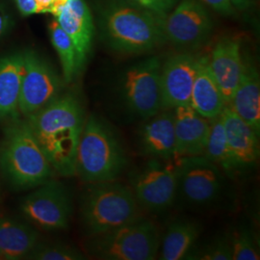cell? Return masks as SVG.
<instances>
[{
	"instance_id": "obj_1",
	"label": "cell",
	"mask_w": 260,
	"mask_h": 260,
	"mask_svg": "<svg viewBox=\"0 0 260 260\" xmlns=\"http://www.w3.org/2000/svg\"><path fill=\"white\" fill-rule=\"evenodd\" d=\"M24 119L55 174L64 177L75 176L76 152L87 119L77 95L60 94Z\"/></svg>"
},
{
	"instance_id": "obj_2",
	"label": "cell",
	"mask_w": 260,
	"mask_h": 260,
	"mask_svg": "<svg viewBox=\"0 0 260 260\" xmlns=\"http://www.w3.org/2000/svg\"><path fill=\"white\" fill-rule=\"evenodd\" d=\"M0 172L16 190H30L52 179L55 172L27 121H8L0 149Z\"/></svg>"
},
{
	"instance_id": "obj_3",
	"label": "cell",
	"mask_w": 260,
	"mask_h": 260,
	"mask_svg": "<svg viewBox=\"0 0 260 260\" xmlns=\"http://www.w3.org/2000/svg\"><path fill=\"white\" fill-rule=\"evenodd\" d=\"M127 165L128 156L119 135L102 118L90 115L77 148L75 176L85 183L113 181Z\"/></svg>"
},
{
	"instance_id": "obj_4",
	"label": "cell",
	"mask_w": 260,
	"mask_h": 260,
	"mask_svg": "<svg viewBox=\"0 0 260 260\" xmlns=\"http://www.w3.org/2000/svg\"><path fill=\"white\" fill-rule=\"evenodd\" d=\"M163 18L133 1H114L103 11V36L121 53L149 52L165 42Z\"/></svg>"
},
{
	"instance_id": "obj_5",
	"label": "cell",
	"mask_w": 260,
	"mask_h": 260,
	"mask_svg": "<svg viewBox=\"0 0 260 260\" xmlns=\"http://www.w3.org/2000/svg\"><path fill=\"white\" fill-rule=\"evenodd\" d=\"M87 184L80 200V220L88 236L108 232L143 217L129 186L116 180Z\"/></svg>"
},
{
	"instance_id": "obj_6",
	"label": "cell",
	"mask_w": 260,
	"mask_h": 260,
	"mask_svg": "<svg viewBox=\"0 0 260 260\" xmlns=\"http://www.w3.org/2000/svg\"><path fill=\"white\" fill-rule=\"evenodd\" d=\"M161 243L157 224L141 217L108 232L89 236L87 251L102 260L156 259Z\"/></svg>"
},
{
	"instance_id": "obj_7",
	"label": "cell",
	"mask_w": 260,
	"mask_h": 260,
	"mask_svg": "<svg viewBox=\"0 0 260 260\" xmlns=\"http://www.w3.org/2000/svg\"><path fill=\"white\" fill-rule=\"evenodd\" d=\"M162 61L149 57L129 67L121 77L120 99L123 110L144 121L162 110L160 72Z\"/></svg>"
},
{
	"instance_id": "obj_8",
	"label": "cell",
	"mask_w": 260,
	"mask_h": 260,
	"mask_svg": "<svg viewBox=\"0 0 260 260\" xmlns=\"http://www.w3.org/2000/svg\"><path fill=\"white\" fill-rule=\"evenodd\" d=\"M177 199L193 208L218 203L226 187V176L204 155L177 160Z\"/></svg>"
},
{
	"instance_id": "obj_9",
	"label": "cell",
	"mask_w": 260,
	"mask_h": 260,
	"mask_svg": "<svg viewBox=\"0 0 260 260\" xmlns=\"http://www.w3.org/2000/svg\"><path fill=\"white\" fill-rule=\"evenodd\" d=\"M177 161L149 159L130 174V189L141 209L166 211L177 200Z\"/></svg>"
},
{
	"instance_id": "obj_10",
	"label": "cell",
	"mask_w": 260,
	"mask_h": 260,
	"mask_svg": "<svg viewBox=\"0 0 260 260\" xmlns=\"http://www.w3.org/2000/svg\"><path fill=\"white\" fill-rule=\"evenodd\" d=\"M19 210L39 229L63 231L70 226L74 213L73 197L62 182L52 178L25 196Z\"/></svg>"
},
{
	"instance_id": "obj_11",
	"label": "cell",
	"mask_w": 260,
	"mask_h": 260,
	"mask_svg": "<svg viewBox=\"0 0 260 260\" xmlns=\"http://www.w3.org/2000/svg\"><path fill=\"white\" fill-rule=\"evenodd\" d=\"M61 77L48 62L33 50L23 53V74L19 110L24 118L37 112L60 95Z\"/></svg>"
},
{
	"instance_id": "obj_12",
	"label": "cell",
	"mask_w": 260,
	"mask_h": 260,
	"mask_svg": "<svg viewBox=\"0 0 260 260\" xmlns=\"http://www.w3.org/2000/svg\"><path fill=\"white\" fill-rule=\"evenodd\" d=\"M162 27L165 42L178 47L194 48L210 36L213 22L204 3L182 0L163 18Z\"/></svg>"
},
{
	"instance_id": "obj_13",
	"label": "cell",
	"mask_w": 260,
	"mask_h": 260,
	"mask_svg": "<svg viewBox=\"0 0 260 260\" xmlns=\"http://www.w3.org/2000/svg\"><path fill=\"white\" fill-rule=\"evenodd\" d=\"M199 58L190 53H180L162 62L160 72L162 110L190 105Z\"/></svg>"
},
{
	"instance_id": "obj_14",
	"label": "cell",
	"mask_w": 260,
	"mask_h": 260,
	"mask_svg": "<svg viewBox=\"0 0 260 260\" xmlns=\"http://www.w3.org/2000/svg\"><path fill=\"white\" fill-rule=\"evenodd\" d=\"M137 148L143 156L149 159L177 160L173 109H163L142 121L137 131Z\"/></svg>"
},
{
	"instance_id": "obj_15",
	"label": "cell",
	"mask_w": 260,
	"mask_h": 260,
	"mask_svg": "<svg viewBox=\"0 0 260 260\" xmlns=\"http://www.w3.org/2000/svg\"><path fill=\"white\" fill-rule=\"evenodd\" d=\"M54 17L74 43L80 73L90 55L93 44V23L90 10L84 0H67Z\"/></svg>"
},
{
	"instance_id": "obj_16",
	"label": "cell",
	"mask_w": 260,
	"mask_h": 260,
	"mask_svg": "<svg viewBox=\"0 0 260 260\" xmlns=\"http://www.w3.org/2000/svg\"><path fill=\"white\" fill-rule=\"evenodd\" d=\"M173 110L177 159L204 155L210 132V120L201 116L190 105L178 106Z\"/></svg>"
},
{
	"instance_id": "obj_17",
	"label": "cell",
	"mask_w": 260,
	"mask_h": 260,
	"mask_svg": "<svg viewBox=\"0 0 260 260\" xmlns=\"http://www.w3.org/2000/svg\"><path fill=\"white\" fill-rule=\"evenodd\" d=\"M208 62L225 103L229 104L241 79L244 69L240 42L234 38L221 39L215 45Z\"/></svg>"
},
{
	"instance_id": "obj_18",
	"label": "cell",
	"mask_w": 260,
	"mask_h": 260,
	"mask_svg": "<svg viewBox=\"0 0 260 260\" xmlns=\"http://www.w3.org/2000/svg\"><path fill=\"white\" fill-rule=\"evenodd\" d=\"M221 119L228 145L239 170L253 167L259 158V135L229 105L224 106Z\"/></svg>"
},
{
	"instance_id": "obj_19",
	"label": "cell",
	"mask_w": 260,
	"mask_h": 260,
	"mask_svg": "<svg viewBox=\"0 0 260 260\" xmlns=\"http://www.w3.org/2000/svg\"><path fill=\"white\" fill-rule=\"evenodd\" d=\"M229 105L246 121L257 135L260 134L259 74L248 56L244 58L241 79Z\"/></svg>"
},
{
	"instance_id": "obj_20",
	"label": "cell",
	"mask_w": 260,
	"mask_h": 260,
	"mask_svg": "<svg viewBox=\"0 0 260 260\" xmlns=\"http://www.w3.org/2000/svg\"><path fill=\"white\" fill-rule=\"evenodd\" d=\"M226 105L223 93L210 70L207 57H200L190 106L207 120L219 117Z\"/></svg>"
},
{
	"instance_id": "obj_21",
	"label": "cell",
	"mask_w": 260,
	"mask_h": 260,
	"mask_svg": "<svg viewBox=\"0 0 260 260\" xmlns=\"http://www.w3.org/2000/svg\"><path fill=\"white\" fill-rule=\"evenodd\" d=\"M23 74V53L0 58V121L20 117L19 93Z\"/></svg>"
},
{
	"instance_id": "obj_22",
	"label": "cell",
	"mask_w": 260,
	"mask_h": 260,
	"mask_svg": "<svg viewBox=\"0 0 260 260\" xmlns=\"http://www.w3.org/2000/svg\"><path fill=\"white\" fill-rule=\"evenodd\" d=\"M39 241L40 234L35 228L0 215V259H26Z\"/></svg>"
},
{
	"instance_id": "obj_23",
	"label": "cell",
	"mask_w": 260,
	"mask_h": 260,
	"mask_svg": "<svg viewBox=\"0 0 260 260\" xmlns=\"http://www.w3.org/2000/svg\"><path fill=\"white\" fill-rule=\"evenodd\" d=\"M202 233V225L193 220H177L168 226L161 237L158 258L162 260L186 259L196 247Z\"/></svg>"
},
{
	"instance_id": "obj_24",
	"label": "cell",
	"mask_w": 260,
	"mask_h": 260,
	"mask_svg": "<svg viewBox=\"0 0 260 260\" xmlns=\"http://www.w3.org/2000/svg\"><path fill=\"white\" fill-rule=\"evenodd\" d=\"M210 121V132L204 156L220 168L226 177L233 178L240 170L228 145L221 115Z\"/></svg>"
},
{
	"instance_id": "obj_25",
	"label": "cell",
	"mask_w": 260,
	"mask_h": 260,
	"mask_svg": "<svg viewBox=\"0 0 260 260\" xmlns=\"http://www.w3.org/2000/svg\"><path fill=\"white\" fill-rule=\"evenodd\" d=\"M49 34L52 46L55 48L62 66L63 79L67 83H71L79 75L74 43L56 19L52 20L49 25Z\"/></svg>"
},
{
	"instance_id": "obj_26",
	"label": "cell",
	"mask_w": 260,
	"mask_h": 260,
	"mask_svg": "<svg viewBox=\"0 0 260 260\" xmlns=\"http://www.w3.org/2000/svg\"><path fill=\"white\" fill-rule=\"evenodd\" d=\"M87 258L83 251L75 246L61 242H38L26 259L84 260Z\"/></svg>"
},
{
	"instance_id": "obj_27",
	"label": "cell",
	"mask_w": 260,
	"mask_h": 260,
	"mask_svg": "<svg viewBox=\"0 0 260 260\" xmlns=\"http://www.w3.org/2000/svg\"><path fill=\"white\" fill-rule=\"evenodd\" d=\"M228 236L233 251V260L260 259L259 249L249 230L238 228Z\"/></svg>"
},
{
	"instance_id": "obj_28",
	"label": "cell",
	"mask_w": 260,
	"mask_h": 260,
	"mask_svg": "<svg viewBox=\"0 0 260 260\" xmlns=\"http://www.w3.org/2000/svg\"><path fill=\"white\" fill-rule=\"evenodd\" d=\"M186 259L233 260V251L229 236H217L201 248H194Z\"/></svg>"
},
{
	"instance_id": "obj_29",
	"label": "cell",
	"mask_w": 260,
	"mask_h": 260,
	"mask_svg": "<svg viewBox=\"0 0 260 260\" xmlns=\"http://www.w3.org/2000/svg\"><path fill=\"white\" fill-rule=\"evenodd\" d=\"M152 11L159 17H165L177 5V0H131Z\"/></svg>"
},
{
	"instance_id": "obj_30",
	"label": "cell",
	"mask_w": 260,
	"mask_h": 260,
	"mask_svg": "<svg viewBox=\"0 0 260 260\" xmlns=\"http://www.w3.org/2000/svg\"><path fill=\"white\" fill-rule=\"evenodd\" d=\"M206 6L216 11L223 16H233L235 14V10L232 5L231 0H199Z\"/></svg>"
},
{
	"instance_id": "obj_31",
	"label": "cell",
	"mask_w": 260,
	"mask_h": 260,
	"mask_svg": "<svg viewBox=\"0 0 260 260\" xmlns=\"http://www.w3.org/2000/svg\"><path fill=\"white\" fill-rule=\"evenodd\" d=\"M19 12L23 16H30L39 13L37 1L36 0H16Z\"/></svg>"
},
{
	"instance_id": "obj_32",
	"label": "cell",
	"mask_w": 260,
	"mask_h": 260,
	"mask_svg": "<svg viewBox=\"0 0 260 260\" xmlns=\"http://www.w3.org/2000/svg\"><path fill=\"white\" fill-rule=\"evenodd\" d=\"M255 0H231L232 5L235 11L246 12L251 9Z\"/></svg>"
},
{
	"instance_id": "obj_33",
	"label": "cell",
	"mask_w": 260,
	"mask_h": 260,
	"mask_svg": "<svg viewBox=\"0 0 260 260\" xmlns=\"http://www.w3.org/2000/svg\"><path fill=\"white\" fill-rule=\"evenodd\" d=\"M9 26V17L5 10L0 6V38L2 37Z\"/></svg>"
}]
</instances>
